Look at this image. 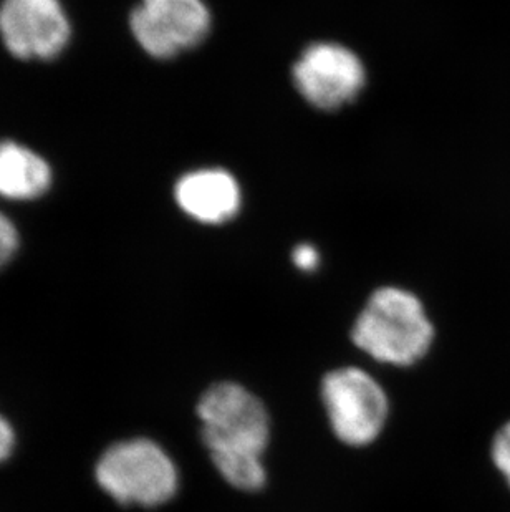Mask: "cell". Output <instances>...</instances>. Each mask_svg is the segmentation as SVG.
<instances>
[{"mask_svg": "<svg viewBox=\"0 0 510 512\" xmlns=\"http://www.w3.org/2000/svg\"><path fill=\"white\" fill-rule=\"evenodd\" d=\"M196 411L204 446L222 478L241 491L264 488V453L270 441L264 403L239 383L222 382L207 388Z\"/></svg>", "mask_w": 510, "mask_h": 512, "instance_id": "1", "label": "cell"}, {"mask_svg": "<svg viewBox=\"0 0 510 512\" xmlns=\"http://www.w3.org/2000/svg\"><path fill=\"white\" fill-rule=\"evenodd\" d=\"M352 340L378 362L409 367L429 352L434 327L416 295L383 287L371 294L355 320Z\"/></svg>", "mask_w": 510, "mask_h": 512, "instance_id": "2", "label": "cell"}, {"mask_svg": "<svg viewBox=\"0 0 510 512\" xmlns=\"http://www.w3.org/2000/svg\"><path fill=\"white\" fill-rule=\"evenodd\" d=\"M98 486L121 506L159 508L178 494L173 458L148 438L118 441L98 458Z\"/></svg>", "mask_w": 510, "mask_h": 512, "instance_id": "3", "label": "cell"}, {"mask_svg": "<svg viewBox=\"0 0 510 512\" xmlns=\"http://www.w3.org/2000/svg\"><path fill=\"white\" fill-rule=\"evenodd\" d=\"M322 401L335 436L357 448L378 440L390 415V401L383 387L357 367L327 373L322 382Z\"/></svg>", "mask_w": 510, "mask_h": 512, "instance_id": "4", "label": "cell"}, {"mask_svg": "<svg viewBox=\"0 0 510 512\" xmlns=\"http://www.w3.org/2000/svg\"><path fill=\"white\" fill-rule=\"evenodd\" d=\"M130 29L146 54L166 60L203 44L211 12L203 0H141L131 12Z\"/></svg>", "mask_w": 510, "mask_h": 512, "instance_id": "5", "label": "cell"}, {"mask_svg": "<svg viewBox=\"0 0 510 512\" xmlns=\"http://www.w3.org/2000/svg\"><path fill=\"white\" fill-rule=\"evenodd\" d=\"M0 39L20 60H52L67 49L72 24L62 0H2Z\"/></svg>", "mask_w": 510, "mask_h": 512, "instance_id": "6", "label": "cell"}, {"mask_svg": "<svg viewBox=\"0 0 510 512\" xmlns=\"http://www.w3.org/2000/svg\"><path fill=\"white\" fill-rule=\"evenodd\" d=\"M300 95L320 110L353 102L365 87L366 72L355 52L338 44H313L294 65Z\"/></svg>", "mask_w": 510, "mask_h": 512, "instance_id": "7", "label": "cell"}, {"mask_svg": "<svg viewBox=\"0 0 510 512\" xmlns=\"http://www.w3.org/2000/svg\"><path fill=\"white\" fill-rule=\"evenodd\" d=\"M176 203L189 218L203 224H224L241 209V188L224 170H199L179 179Z\"/></svg>", "mask_w": 510, "mask_h": 512, "instance_id": "8", "label": "cell"}, {"mask_svg": "<svg viewBox=\"0 0 510 512\" xmlns=\"http://www.w3.org/2000/svg\"><path fill=\"white\" fill-rule=\"evenodd\" d=\"M52 168L45 158L15 141H0V198L32 201L52 186Z\"/></svg>", "mask_w": 510, "mask_h": 512, "instance_id": "9", "label": "cell"}, {"mask_svg": "<svg viewBox=\"0 0 510 512\" xmlns=\"http://www.w3.org/2000/svg\"><path fill=\"white\" fill-rule=\"evenodd\" d=\"M19 231L4 213H0V269L7 266L19 251Z\"/></svg>", "mask_w": 510, "mask_h": 512, "instance_id": "10", "label": "cell"}, {"mask_svg": "<svg viewBox=\"0 0 510 512\" xmlns=\"http://www.w3.org/2000/svg\"><path fill=\"white\" fill-rule=\"evenodd\" d=\"M492 459L510 486V423H507L494 438Z\"/></svg>", "mask_w": 510, "mask_h": 512, "instance_id": "11", "label": "cell"}, {"mask_svg": "<svg viewBox=\"0 0 510 512\" xmlns=\"http://www.w3.org/2000/svg\"><path fill=\"white\" fill-rule=\"evenodd\" d=\"M15 443H17V438H15L14 426L10 425L7 418L0 415V463H4L12 456Z\"/></svg>", "mask_w": 510, "mask_h": 512, "instance_id": "12", "label": "cell"}, {"mask_svg": "<svg viewBox=\"0 0 510 512\" xmlns=\"http://www.w3.org/2000/svg\"><path fill=\"white\" fill-rule=\"evenodd\" d=\"M318 262H320V256H318L315 247L310 246V244H302V246L295 247L294 264L299 267L300 271H315Z\"/></svg>", "mask_w": 510, "mask_h": 512, "instance_id": "13", "label": "cell"}]
</instances>
